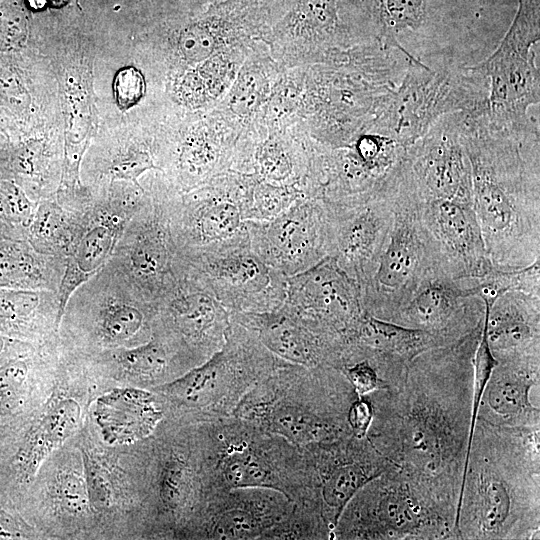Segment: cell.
Returning a JSON list of instances; mask_svg holds the SVG:
<instances>
[{
    "label": "cell",
    "mask_w": 540,
    "mask_h": 540,
    "mask_svg": "<svg viewBox=\"0 0 540 540\" xmlns=\"http://www.w3.org/2000/svg\"><path fill=\"white\" fill-rule=\"evenodd\" d=\"M481 327L453 344L417 355L400 385L365 394L372 407L366 435L370 442L455 516L471 432L473 356Z\"/></svg>",
    "instance_id": "1"
},
{
    "label": "cell",
    "mask_w": 540,
    "mask_h": 540,
    "mask_svg": "<svg viewBox=\"0 0 540 540\" xmlns=\"http://www.w3.org/2000/svg\"><path fill=\"white\" fill-rule=\"evenodd\" d=\"M461 136L470 162L472 207L487 254L500 269L540 261L539 134L489 126L463 113Z\"/></svg>",
    "instance_id": "2"
},
{
    "label": "cell",
    "mask_w": 540,
    "mask_h": 540,
    "mask_svg": "<svg viewBox=\"0 0 540 540\" xmlns=\"http://www.w3.org/2000/svg\"><path fill=\"white\" fill-rule=\"evenodd\" d=\"M539 435L476 420L456 513L459 540L539 539Z\"/></svg>",
    "instance_id": "3"
},
{
    "label": "cell",
    "mask_w": 540,
    "mask_h": 540,
    "mask_svg": "<svg viewBox=\"0 0 540 540\" xmlns=\"http://www.w3.org/2000/svg\"><path fill=\"white\" fill-rule=\"evenodd\" d=\"M358 396L337 368L280 359L232 415L304 447L351 435L348 413Z\"/></svg>",
    "instance_id": "4"
},
{
    "label": "cell",
    "mask_w": 540,
    "mask_h": 540,
    "mask_svg": "<svg viewBox=\"0 0 540 540\" xmlns=\"http://www.w3.org/2000/svg\"><path fill=\"white\" fill-rule=\"evenodd\" d=\"M196 431L204 490L269 488L322 510L303 447L234 415L196 423Z\"/></svg>",
    "instance_id": "5"
},
{
    "label": "cell",
    "mask_w": 540,
    "mask_h": 540,
    "mask_svg": "<svg viewBox=\"0 0 540 540\" xmlns=\"http://www.w3.org/2000/svg\"><path fill=\"white\" fill-rule=\"evenodd\" d=\"M488 91L487 78L473 66L447 62L432 67L420 58L408 59L377 109L372 132L407 149L445 115L483 114Z\"/></svg>",
    "instance_id": "6"
},
{
    "label": "cell",
    "mask_w": 540,
    "mask_h": 540,
    "mask_svg": "<svg viewBox=\"0 0 540 540\" xmlns=\"http://www.w3.org/2000/svg\"><path fill=\"white\" fill-rule=\"evenodd\" d=\"M256 337L234 321L224 345L205 362L154 387L167 406L187 424L230 416L245 394L279 362Z\"/></svg>",
    "instance_id": "7"
},
{
    "label": "cell",
    "mask_w": 540,
    "mask_h": 540,
    "mask_svg": "<svg viewBox=\"0 0 540 540\" xmlns=\"http://www.w3.org/2000/svg\"><path fill=\"white\" fill-rule=\"evenodd\" d=\"M456 516L399 468L373 478L342 510L336 540H459Z\"/></svg>",
    "instance_id": "8"
},
{
    "label": "cell",
    "mask_w": 540,
    "mask_h": 540,
    "mask_svg": "<svg viewBox=\"0 0 540 540\" xmlns=\"http://www.w3.org/2000/svg\"><path fill=\"white\" fill-rule=\"evenodd\" d=\"M443 272L435 243L423 221L403 159L397 172L394 216L385 247L372 276L360 288L363 309L391 321L417 288Z\"/></svg>",
    "instance_id": "9"
},
{
    "label": "cell",
    "mask_w": 540,
    "mask_h": 540,
    "mask_svg": "<svg viewBox=\"0 0 540 540\" xmlns=\"http://www.w3.org/2000/svg\"><path fill=\"white\" fill-rule=\"evenodd\" d=\"M540 39V0H518L510 28L496 50L473 67L488 80L487 124L517 134L539 133L530 106L540 102V74L533 46Z\"/></svg>",
    "instance_id": "10"
},
{
    "label": "cell",
    "mask_w": 540,
    "mask_h": 540,
    "mask_svg": "<svg viewBox=\"0 0 540 540\" xmlns=\"http://www.w3.org/2000/svg\"><path fill=\"white\" fill-rule=\"evenodd\" d=\"M185 275L230 313H262L282 306L287 277L253 249L248 227L183 258Z\"/></svg>",
    "instance_id": "11"
},
{
    "label": "cell",
    "mask_w": 540,
    "mask_h": 540,
    "mask_svg": "<svg viewBox=\"0 0 540 540\" xmlns=\"http://www.w3.org/2000/svg\"><path fill=\"white\" fill-rule=\"evenodd\" d=\"M399 164L370 192L324 201L329 256L359 288L375 271L388 238L394 216Z\"/></svg>",
    "instance_id": "12"
},
{
    "label": "cell",
    "mask_w": 540,
    "mask_h": 540,
    "mask_svg": "<svg viewBox=\"0 0 540 540\" xmlns=\"http://www.w3.org/2000/svg\"><path fill=\"white\" fill-rule=\"evenodd\" d=\"M108 263L155 306L185 277L184 263L171 231L169 199L145 194Z\"/></svg>",
    "instance_id": "13"
},
{
    "label": "cell",
    "mask_w": 540,
    "mask_h": 540,
    "mask_svg": "<svg viewBox=\"0 0 540 540\" xmlns=\"http://www.w3.org/2000/svg\"><path fill=\"white\" fill-rule=\"evenodd\" d=\"M281 307L344 350L364 313L358 284L330 256L287 277Z\"/></svg>",
    "instance_id": "14"
},
{
    "label": "cell",
    "mask_w": 540,
    "mask_h": 540,
    "mask_svg": "<svg viewBox=\"0 0 540 540\" xmlns=\"http://www.w3.org/2000/svg\"><path fill=\"white\" fill-rule=\"evenodd\" d=\"M65 309L86 313L94 337L107 346L148 341L157 318L156 306L108 262L72 293Z\"/></svg>",
    "instance_id": "15"
},
{
    "label": "cell",
    "mask_w": 540,
    "mask_h": 540,
    "mask_svg": "<svg viewBox=\"0 0 540 540\" xmlns=\"http://www.w3.org/2000/svg\"><path fill=\"white\" fill-rule=\"evenodd\" d=\"M145 199L144 188L134 185L116 191L111 185L103 199L91 200L83 210L79 227L66 253L58 289V324L72 293L101 270L133 214Z\"/></svg>",
    "instance_id": "16"
},
{
    "label": "cell",
    "mask_w": 540,
    "mask_h": 540,
    "mask_svg": "<svg viewBox=\"0 0 540 540\" xmlns=\"http://www.w3.org/2000/svg\"><path fill=\"white\" fill-rule=\"evenodd\" d=\"M293 501L269 488L207 489L179 528L192 539H260L292 509Z\"/></svg>",
    "instance_id": "17"
},
{
    "label": "cell",
    "mask_w": 540,
    "mask_h": 540,
    "mask_svg": "<svg viewBox=\"0 0 540 540\" xmlns=\"http://www.w3.org/2000/svg\"><path fill=\"white\" fill-rule=\"evenodd\" d=\"M253 249L273 269L290 277L329 256L325 203L303 198L277 217L263 222L247 221Z\"/></svg>",
    "instance_id": "18"
},
{
    "label": "cell",
    "mask_w": 540,
    "mask_h": 540,
    "mask_svg": "<svg viewBox=\"0 0 540 540\" xmlns=\"http://www.w3.org/2000/svg\"><path fill=\"white\" fill-rule=\"evenodd\" d=\"M462 119L463 113L441 117L407 148L408 172L421 201L472 203L471 166L462 142Z\"/></svg>",
    "instance_id": "19"
},
{
    "label": "cell",
    "mask_w": 540,
    "mask_h": 540,
    "mask_svg": "<svg viewBox=\"0 0 540 540\" xmlns=\"http://www.w3.org/2000/svg\"><path fill=\"white\" fill-rule=\"evenodd\" d=\"M311 465L322 512L332 531L348 501L373 478L399 468L367 436L353 434L303 447Z\"/></svg>",
    "instance_id": "20"
},
{
    "label": "cell",
    "mask_w": 540,
    "mask_h": 540,
    "mask_svg": "<svg viewBox=\"0 0 540 540\" xmlns=\"http://www.w3.org/2000/svg\"><path fill=\"white\" fill-rule=\"evenodd\" d=\"M169 218L183 259L246 228L247 186L219 183L169 199Z\"/></svg>",
    "instance_id": "21"
},
{
    "label": "cell",
    "mask_w": 540,
    "mask_h": 540,
    "mask_svg": "<svg viewBox=\"0 0 540 540\" xmlns=\"http://www.w3.org/2000/svg\"><path fill=\"white\" fill-rule=\"evenodd\" d=\"M484 314L476 282L439 272L417 288L390 322L434 333L452 344L479 329Z\"/></svg>",
    "instance_id": "22"
},
{
    "label": "cell",
    "mask_w": 540,
    "mask_h": 540,
    "mask_svg": "<svg viewBox=\"0 0 540 540\" xmlns=\"http://www.w3.org/2000/svg\"><path fill=\"white\" fill-rule=\"evenodd\" d=\"M157 324L193 358L197 366L224 345L231 313L186 275L156 305Z\"/></svg>",
    "instance_id": "23"
},
{
    "label": "cell",
    "mask_w": 540,
    "mask_h": 540,
    "mask_svg": "<svg viewBox=\"0 0 540 540\" xmlns=\"http://www.w3.org/2000/svg\"><path fill=\"white\" fill-rule=\"evenodd\" d=\"M420 200V199H419ZM423 221L435 243L442 270L456 280L477 281L492 271L472 203L421 201Z\"/></svg>",
    "instance_id": "24"
},
{
    "label": "cell",
    "mask_w": 540,
    "mask_h": 540,
    "mask_svg": "<svg viewBox=\"0 0 540 540\" xmlns=\"http://www.w3.org/2000/svg\"><path fill=\"white\" fill-rule=\"evenodd\" d=\"M445 345L450 343L434 333L381 320L364 311L348 341L342 367L365 360L386 389L393 388L404 380L410 362L417 355Z\"/></svg>",
    "instance_id": "25"
},
{
    "label": "cell",
    "mask_w": 540,
    "mask_h": 540,
    "mask_svg": "<svg viewBox=\"0 0 540 540\" xmlns=\"http://www.w3.org/2000/svg\"><path fill=\"white\" fill-rule=\"evenodd\" d=\"M540 358L500 362L484 389L477 419L487 423L527 430H540Z\"/></svg>",
    "instance_id": "26"
},
{
    "label": "cell",
    "mask_w": 540,
    "mask_h": 540,
    "mask_svg": "<svg viewBox=\"0 0 540 540\" xmlns=\"http://www.w3.org/2000/svg\"><path fill=\"white\" fill-rule=\"evenodd\" d=\"M277 358L303 366L340 369L344 349L312 331L282 307L262 313H231Z\"/></svg>",
    "instance_id": "27"
},
{
    "label": "cell",
    "mask_w": 540,
    "mask_h": 540,
    "mask_svg": "<svg viewBox=\"0 0 540 540\" xmlns=\"http://www.w3.org/2000/svg\"><path fill=\"white\" fill-rule=\"evenodd\" d=\"M539 298L521 291L481 297L487 341L498 363L540 358Z\"/></svg>",
    "instance_id": "28"
},
{
    "label": "cell",
    "mask_w": 540,
    "mask_h": 540,
    "mask_svg": "<svg viewBox=\"0 0 540 540\" xmlns=\"http://www.w3.org/2000/svg\"><path fill=\"white\" fill-rule=\"evenodd\" d=\"M89 73L75 72L66 79L68 125L65 133L64 160L57 195L69 202L86 200L89 195L80 183V166L94 132V105L91 88L86 85Z\"/></svg>",
    "instance_id": "29"
},
{
    "label": "cell",
    "mask_w": 540,
    "mask_h": 540,
    "mask_svg": "<svg viewBox=\"0 0 540 540\" xmlns=\"http://www.w3.org/2000/svg\"><path fill=\"white\" fill-rule=\"evenodd\" d=\"M165 416L153 392L126 388L99 398L96 417L106 441L129 443L150 436Z\"/></svg>",
    "instance_id": "30"
},
{
    "label": "cell",
    "mask_w": 540,
    "mask_h": 540,
    "mask_svg": "<svg viewBox=\"0 0 540 540\" xmlns=\"http://www.w3.org/2000/svg\"><path fill=\"white\" fill-rule=\"evenodd\" d=\"M64 262L38 252L27 240L0 237V287L58 292Z\"/></svg>",
    "instance_id": "31"
},
{
    "label": "cell",
    "mask_w": 540,
    "mask_h": 540,
    "mask_svg": "<svg viewBox=\"0 0 540 540\" xmlns=\"http://www.w3.org/2000/svg\"><path fill=\"white\" fill-rule=\"evenodd\" d=\"M91 200V199H90ZM89 200V201H90ZM85 204H72L60 197L37 202L26 240L40 253L64 259L79 227Z\"/></svg>",
    "instance_id": "32"
},
{
    "label": "cell",
    "mask_w": 540,
    "mask_h": 540,
    "mask_svg": "<svg viewBox=\"0 0 540 540\" xmlns=\"http://www.w3.org/2000/svg\"><path fill=\"white\" fill-rule=\"evenodd\" d=\"M368 19L371 42L402 52L410 60L416 58L401 43L409 31H417L427 18L426 0H353Z\"/></svg>",
    "instance_id": "33"
},
{
    "label": "cell",
    "mask_w": 540,
    "mask_h": 540,
    "mask_svg": "<svg viewBox=\"0 0 540 540\" xmlns=\"http://www.w3.org/2000/svg\"><path fill=\"white\" fill-rule=\"evenodd\" d=\"M80 407L71 398L55 401L28 435L19 457L25 478L34 476L44 459L60 446L76 429Z\"/></svg>",
    "instance_id": "34"
},
{
    "label": "cell",
    "mask_w": 540,
    "mask_h": 540,
    "mask_svg": "<svg viewBox=\"0 0 540 540\" xmlns=\"http://www.w3.org/2000/svg\"><path fill=\"white\" fill-rule=\"evenodd\" d=\"M41 315L55 317L59 329V300L56 291L0 287L1 326L25 325Z\"/></svg>",
    "instance_id": "35"
},
{
    "label": "cell",
    "mask_w": 540,
    "mask_h": 540,
    "mask_svg": "<svg viewBox=\"0 0 540 540\" xmlns=\"http://www.w3.org/2000/svg\"><path fill=\"white\" fill-rule=\"evenodd\" d=\"M261 539L328 540L332 539V528L317 505L307 502H293L289 513L269 529Z\"/></svg>",
    "instance_id": "36"
},
{
    "label": "cell",
    "mask_w": 540,
    "mask_h": 540,
    "mask_svg": "<svg viewBox=\"0 0 540 540\" xmlns=\"http://www.w3.org/2000/svg\"><path fill=\"white\" fill-rule=\"evenodd\" d=\"M221 17H205L191 22L181 30L178 43L183 57L189 62L205 60L214 50Z\"/></svg>",
    "instance_id": "37"
},
{
    "label": "cell",
    "mask_w": 540,
    "mask_h": 540,
    "mask_svg": "<svg viewBox=\"0 0 540 540\" xmlns=\"http://www.w3.org/2000/svg\"><path fill=\"white\" fill-rule=\"evenodd\" d=\"M54 488L58 504L67 512L79 515L88 510L91 503L84 472L77 469L60 472Z\"/></svg>",
    "instance_id": "38"
},
{
    "label": "cell",
    "mask_w": 540,
    "mask_h": 540,
    "mask_svg": "<svg viewBox=\"0 0 540 540\" xmlns=\"http://www.w3.org/2000/svg\"><path fill=\"white\" fill-rule=\"evenodd\" d=\"M150 169H159L154 164L150 154L141 150H131L113 159L109 166H107L105 173L112 183L122 181L142 187L138 178Z\"/></svg>",
    "instance_id": "39"
},
{
    "label": "cell",
    "mask_w": 540,
    "mask_h": 540,
    "mask_svg": "<svg viewBox=\"0 0 540 540\" xmlns=\"http://www.w3.org/2000/svg\"><path fill=\"white\" fill-rule=\"evenodd\" d=\"M113 89L118 106L121 109H129L143 97L145 91L143 75L135 67H124L115 75Z\"/></svg>",
    "instance_id": "40"
},
{
    "label": "cell",
    "mask_w": 540,
    "mask_h": 540,
    "mask_svg": "<svg viewBox=\"0 0 540 540\" xmlns=\"http://www.w3.org/2000/svg\"><path fill=\"white\" fill-rule=\"evenodd\" d=\"M340 371L359 396L375 390L386 389L375 369L365 360L349 363L343 366Z\"/></svg>",
    "instance_id": "41"
},
{
    "label": "cell",
    "mask_w": 540,
    "mask_h": 540,
    "mask_svg": "<svg viewBox=\"0 0 540 540\" xmlns=\"http://www.w3.org/2000/svg\"><path fill=\"white\" fill-rule=\"evenodd\" d=\"M84 471L90 503L98 508L107 507L112 498L108 479L87 455L84 457Z\"/></svg>",
    "instance_id": "42"
},
{
    "label": "cell",
    "mask_w": 540,
    "mask_h": 540,
    "mask_svg": "<svg viewBox=\"0 0 540 540\" xmlns=\"http://www.w3.org/2000/svg\"><path fill=\"white\" fill-rule=\"evenodd\" d=\"M372 420L371 403L365 395L358 396L352 403L348 413V423L354 436L367 435Z\"/></svg>",
    "instance_id": "43"
},
{
    "label": "cell",
    "mask_w": 540,
    "mask_h": 540,
    "mask_svg": "<svg viewBox=\"0 0 540 540\" xmlns=\"http://www.w3.org/2000/svg\"><path fill=\"white\" fill-rule=\"evenodd\" d=\"M45 163V153L43 146L38 143L28 144L18 154L16 160L17 170L26 176H37L42 173Z\"/></svg>",
    "instance_id": "44"
},
{
    "label": "cell",
    "mask_w": 540,
    "mask_h": 540,
    "mask_svg": "<svg viewBox=\"0 0 540 540\" xmlns=\"http://www.w3.org/2000/svg\"><path fill=\"white\" fill-rule=\"evenodd\" d=\"M28 372L25 361H13L0 368V398L11 396L24 382Z\"/></svg>",
    "instance_id": "45"
},
{
    "label": "cell",
    "mask_w": 540,
    "mask_h": 540,
    "mask_svg": "<svg viewBox=\"0 0 540 540\" xmlns=\"http://www.w3.org/2000/svg\"><path fill=\"white\" fill-rule=\"evenodd\" d=\"M0 95L11 105L21 107L27 104V93L19 77L12 71H0Z\"/></svg>",
    "instance_id": "46"
},
{
    "label": "cell",
    "mask_w": 540,
    "mask_h": 540,
    "mask_svg": "<svg viewBox=\"0 0 540 540\" xmlns=\"http://www.w3.org/2000/svg\"><path fill=\"white\" fill-rule=\"evenodd\" d=\"M26 7L34 12H40L49 7L48 0H24Z\"/></svg>",
    "instance_id": "47"
},
{
    "label": "cell",
    "mask_w": 540,
    "mask_h": 540,
    "mask_svg": "<svg viewBox=\"0 0 540 540\" xmlns=\"http://www.w3.org/2000/svg\"><path fill=\"white\" fill-rule=\"evenodd\" d=\"M71 0H48L49 7L53 9H60L70 3Z\"/></svg>",
    "instance_id": "48"
},
{
    "label": "cell",
    "mask_w": 540,
    "mask_h": 540,
    "mask_svg": "<svg viewBox=\"0 0 540 540\" xmlns=\"http://www.w3.org/2000/svg\"><path fill=\"white\" fill-rule=\"evenodd\" d=\"M3 347H4V340H3V338L0 336V353H1L2 349H3Z\"/></svg>",
    "instance_id": "49"
},
{
    "label": "cell",
    "mask_w": 540,
    "mask_h": 540,
    "mask_svg": "<svg viewBox=\"0 0 540 540\" xmlns=\"http://www.w3.org/2000/svg\"><path fill=\"white\" fill-rule=\"evenodd\" d=\"M219 1H221V2H222V1H227V0H219ZM229 1H230V0H229Z\"/></svg>",
    "instance_id": "50"
}]
</instances>
